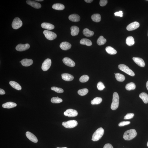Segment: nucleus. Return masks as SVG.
<instances>
[{"instance_id": "0eeeda50", "label": "nucleus", "mask_w": 148, "mask_h": 148, "mask_svg": "<svg viewBox=\"0 0 148 148\" xmlns=\"http://www.w3.org/2000/svg\"><path fill=\"white\" fill-rule=\"evenodd\" d=\"M23 25V23L20 19L18 17L15 18L12 23L13 28L15 30H17L20 28Z\"/></svg>"}, {"instance_id": "f03ea898", "label": "nucleus", "mask_w": 148, "mask_h": 148, "mask_svg": "<svg viewBox=\"0 0 148 148\" xmlns=\"http://www.w3.org/2000/svg\"><path fill=\"white\" fill-rule=\"evenodd\" d=\"M104 130L102 128L97 129L93 135L92 140L94 141H96L99 140L104 135Z\"/></svg>"}, {"instance_id": "c85d7f7f", "label": "nucleus", "mask_w": 148, "mask_h": 148, "mask_svg": "<svg viewBox=\"0 0 148 148\" xmlns=\"http://www.w3.org/2000/svg\"><path fill=\"white\" fill-rule=\"evenodd\" d=\"M106 51L108 54L110 55H115L117 53L116 50L111 46L107 47L106 48Z\"/></svg>"}, {"instance_id": "f257e3e1", "label": "nucleus", "mask_w": 148, "mask_h": 148, "mask_svg": "<svg viewBox=\"0 0 148 148\" xmlns=\"http://www.w3.org/2000/svg\"><path fill=\"white\" fill-rule=\"evenodd\" d=\"M137 135V133L135 129L127 130L124 134L123 138L125 140H130L135 138Z\"/></svg>"}, {"instance_id": "09e8293b", "label": "nucleus", "mask_w": 148, "mask_h": 148, "mask_svg": "<svg viewBox=\"0 0 148 148\" xmlns=\"http://www.w3.org/2000/svg\"><path fill=\"white\" fill-rule=\"evenodd\" d=\"M35 1H44L43 0H36Z\"/></svg>"}, {"instance_id": "4be33fe9", "label": "nucleus", "mask_w": 148, "mask_h": 148, "mask_svg": "<svg viewBox=\"0 0 148 148\" xmlns=\"http://www.w3.org/2000/svg\"><path fill=\"white\" fill-rule=\"evenodd\" d=\"M17 106V104L16 103L12 102H9L3 104L2 106L3 108L10 109L14 108Z\"/></svg>"}, {"instance_id": "a18cd8bd", "label": "nucleus", "mask_w": 148, "mask_h": 148, "mask_svg": "<svg viewBox=\"0 0 148 148\" xmlns=\"http://www.w3.org/2000/svg\"><path fill=\"white\" fill-rule=\"evenodd\" d=\"M5 94V92L3 89H0V94L1 95H4Z\"/></svg>"}, {"instance_id": "a211bd4d", "label": "nucleus", "mask_w": 148, "mask_h": 148, "mask_svg": "<svg viewBox=\"0 0 148 148\" xmlns=\"http://www.w3.org/2000/svg\"><path fill=\"white\" fill-rule=\"evenodd\" d=\"M69 19L72 22H77L80 21V18L78 15L74 14L70 15L69 17Z\"/></svg>"}, {"instance_id": "f704fd0d", "label": "nucleus", "mask_w": 148, "mask_h": 148, "mask_svg": "<svg viewBox=\"0 0 148 148\" xmlns=\"http://www.w3.org/2000/svg\"><path fill=\"white\" fill-rule=\"evenodd\" d=\"M51 101L53 103L58 104L63 101V100L58 97H52L51 99Z\"/></svg>"}, {"instance_id": "3c124183", "label": "nucleus", "mask_w": 148, "mask_h": 148, "mask_svg": "<svg viewBox=\"0 0 148 148\" xmlns=\"http://www.w3.org/2000/svg\"><path fill=\"white\" fill-rule=\"evenodd\" d=\"M147 146L148 147V142L147 144Z\"/></svg>"}, {"instance_id": "58836bf2", "label": "nucleus", "mask_w": 148, "mask_h": 148, "mask_svg": "<svg viewBox=\"0 0 148 148\" xmlns=\"http://www.w3.org/2000/svg\"><path fill=\"white\" fill-rule=\"evenodd\" d=\"M97 87L98 89L100 91L103 90L105 87L104 84L101 82L98 83Z\"/></svg>"}, {"instance_id": "f3484780", "label": "nucleus", "mask_w": 148, "mask_h": 148, "mask_svg": "<svg viewBox=\"0 0 148 148\" xmlns=\"http://www.w3.org/2000/svg\"><path fill=\"white\" fill-rule=\"evenodd\" d=\"M61 77L63 80L67 81L73 80L74 78V77L73 75L68 73L62 74Z\"/></svg>"}, {"instance_id": "39448f33", "label": "nucleus", "mask_w": 148, "mask_h": 148, "mask_svg": "<svg viewBox=\"0 0 148 148\" xmlns=\"http://www.w3.org/2000/svg\"><path fill=\"white\" fill-rule=\"evenodd\" d=\"M63 126L66 128H71L76 126L78 123L76 120H69L66 122H63L62 123Z\"/></svg>"}, {"instance_id": "cd10ccee", "label": "nucleus", "mask_w": 148, "mask_h": 148, "mask_svg": "<svg viewBox=\"0 0 148 148\" xmlns=\"http://www.w3.org/2000/svg\"><path fill=\"white\" fill-rule=\"evenodd\" d=\"M91 18L93 21L96 22H99L101 20V16L99 14H94L91 17Z\"/></svg>"}, {"instance_id": "1a4fd4ad", "label": "nucleus", "mask_w": 148, "mask_h": 148, "mask_svg": "<svg viewBox=\"0 0 148 148\" xmlns=\"http://www.w3.org/2000/svg\"><path fill=\"white\" fill-rule=\"evenodd\" d=\"M51 63V60L49 58H47L45 60L42 64V70L44 71H47L50 67Z\"/></svg>"}, {"instance_id": "4c0bfd02", "label": "nucleus", "mask_w": 148, "mask_h": 148, "mask_svg": "<svg viewBox=\"0 0 148 148\" xmlns=\"http://www.w3.org/2000/svg\"><path fill=\"white\" fill-rule=\"evenodd\" d=\"M51 89L52 90L55 91V92L58 93H60L64 92L63 89L61 88L52 87H51Z\"/></svg>"}, {"instance_id": "7c9ffc66", "label": "nucleus", "mask_w": 148, "mask_h": 148, "mask_svg": "<svg viewBox=\"0 0 148 148\" xmlns=\"http://www.w3.org/2000/svg\"><path fill=\"white\" fill-rule=\"evenodd\" d=\"M115 77L118 81L123 82L125 80V77L123 75L119 73L115 74Z\"/></svg>"}, {"instance_id": "f8f14e48", "label": "nucleus", "mask_w": 148, "mask_h": 148, "mask_svg": "<svg viewBox=\"0 0 148 148\" xmlns=\"http://www.w3.org/2000/svg\"><path fill=\"white\" fill-rule=\"evenodd\" d=\"M63 61L65 65L68 66L72 67L75 66L74 62L70 58L65 57L63 59Z\"/></svg>"}, {"instance_id": "9b49d317", "label": "nucleus", "mask_w": 148, "mask_h": 148, "mask_svg": "<svg viewBox=\"0 0 148 148\" xmlns=\"http://www.w3.org/2000/svg\"><path fill=\"white\" fill-rule=\"evenodd\" d=\"M140 26L139 23L136 22H135L130 23L127 26L126 29L128 31H132L136 30Z\"/></svg>"}, {"instance_id": "473e14b6", "label": "nucleus", "mask_w": 148, "mask_h": 148, "mask_svg": "<svg viewBox=\"0 0 148 148\" xmlns=\"http://www.w3.org/2000/svg\"><path fill=\"white\" fill-rule=\"evenodd\" d=\"M136 86L135 83L133 82H131L127 84L125 88L127 90L130 91L135 89Z\"/></svg>"}, {"instance_id": "603ef678", "label": "nucleus", "mask_w": 148, "mask_h": 148, "mask_svg": "<svg viewBox=\"0 0 148 148\" xmlns=\"http://www.w3.org/2000/svg\"><path fill=\"white\" fill-rule=\"evenodd\" d=\"M20 63H22V61H20Z\"/></svg>"}, {"instance_id": "7ed1b4c3", "label": "nucleus", "mask_w": 148, "mask_h": 148, "mask_svg": "<svg viewBox=\"0 0 148 148\" xmlns=\"http://www.w3.org/2000/svg\"><path fill=\"white\" fill-rule=\"evenodd\" d=\"M119 97L117 93L115 92L113 93V96L112 102L111 105V109L113 110H116L119 106Z\"/></svg>"}, {"instance_id": "a19ab883", "label": "nucleus", "mask_w": 148, "mask_h": 148, "mask_svg": "<svg viewBox=\"0 0 148 148\" xmlns=\"http://www.w3.org/2000/svg\"><path fill=\"white\" fill-rule=\"evenodd\" d=\"M130 122L129 121H123L120 122L118 124V126H124L129 124Z\"/></svg>"}, {"instance_id": "6ab92c4d", "label": "nucleus", "mask_w": 148, "mask_h": 148, "mask_svg": "<svg viewBox=\"0 0 148 148\" xmlns=\"http://www.w3.org/2000/svg\"><path fill=\"white\" fill-rule=\"evenodd\" d=\"M21 61L22 65L26 67L30 66L33 63V61L32 60L27 58L22 60Z\"/></svg>"}, {"instance_id": "412c9836", "label": "nucleus", "mask_w": 148, "mask_h": 148, "mask_svg": "<svg viewBox=\"0 0 148 148\" xmlns=\"http://www.w3.org/2000/svg\"><path fill=\"white\" fill-rule=\"evenodd\" d=\"M41 27L44 29L49 30H52L54 28V26L51 24L47 23H43L41 24Z\"/></svg>"}, {"instance_id": "2f4dec72", "label": "nucleus", "mask_w": 148, "mask_h": 148, "mask_svg": "<svg viewBox=\"0 0 148 148\" xmlns=\"http://www.w3.org/2000/svg\"><path fill=\"white\" fill-rule=\"evenodd\" d=\"M126 43L127 45L129 46L133 45L135 43L133 37L132 36L127 37L126 39Z\"/></svg>"}, {"instance_id": "37998d69", "label": "nucleus", "mask_w": 148, "mask_h": 148, "mask_svg": "<svg viewBox=\"0 0 148 148\" xmlns=\"http://www.w3.org/2000/svg\"><path fill=\"white\" fill-rule=\"evenodd\" d=\"M114 15L116 16L122 17L123 16V12L122 11H120L118 12H117L114 13Z\"/></svg>"}, {"instance_id": "2eb2a0df", "label": "nucleus", "mask_w": 148, "mask_h": 148, "mask_svg": "<svg viewBox=\"0 0 148 148\" xmlns=\"http://www.w3.org/2000/svg\"><path fill=\"white\" fill-rule=\"evenodd\" d=\"M26 3L27 4L30 5L31 6H32L33 7L36 9H39L41 7V5L38 3L36 2L31 0H27L26 1Z\"/></svg>"}, {"instance_id": "ddd939ff", "label": "nucleus", "mask_w": 148, "mask_h": 148, "mask_svg": "<svg viewBox=\"0 0 148 148\" xmlns=\"http://www.w3.org/2000/svg\"><path fill=\"white\" fill-rule=\"evenodd\" d=\"M135 63L139 66L143 67L145 66V64L144 60L139 57H134L132 58Z\"/></svg>"}, {"instance_id": "79ce46f5", "label": "nucleus", "mask_w": 148, "mask_h": 148, "mask_svg": "<svg viewBox=\"0 0 148 148\" xmlns=\"http://www.w3.org/2000/svg\"><path fill=\"white\" fill-rule=\"evenodd\" d=\"M107 3V0H101L100 1V4L101 6H104L106 5Z\"/></svg>"}, {"instance_id": "8fccbe9b", "label": "nucleus", "mask_w": 148, "mask_h": 148, "mask_svg": "<svg viewBox=\"0 0 148 148\" xmlns=\"http://www.w3.org/2000/svg\"><path fill=\"white\" fill-rule=\"evenodd\" d=\"M68 148L66 147H64V148Z\"/></svg>"}, {"instance_id": "6e6552de", "label": "nucleus", "mask_w": 148, "mask_h": 148, "mask_svg": "<svg viewBox=\"0 0 148 148\" xmlns=\"http://www.w3.org/2000/svg\"><path fill=\"white\" fill-rule=\"evenodd\" d=\"M78 112L76 110L73 109H68L66 110L64 113L65 116L69 117H73L78 115Z\"/></svg>"}, {"instance_id": "aec40b11", "label": "nucleus", "mask_w": 148, "mask_h": 148, "mask_svg": "<svg viewBox=\"0 0 148 148\" xmlns=\"http://www.w3.org/2000/svg\"><path fill=\"white\" fill-rule=\"evenodd\" d=\"M71 30V34L73 36L78 35L79 32V29L78 27L76 26H73L70 28Z\"/></svg>"}, {"instance_id": "393cba45", "label": "nucleus", "mask_w": 148, "mask_h": 148, "mask_svg": "<svg viewBox=\"0 0 148 148\" xmlns=\"http://www.w3.org/2000/svg\"><path fill=\"white\" fill-rule=\"evenodd\" d=\"M52 8L53 9L57 10H62L64 9V5L60 3H56L53 5Z\"/></svg>"}, {"instance_id": "a878e982", "label": "nucleus", "mask_w": 148, "mask_h": 148, "mask_svg": "<svg viewBox=\"0 0 148 148\" xmlns=\"http://www.w3.org/2000/svg\"><path fill=\"white\" fill-rule=\"evenodd\" d=\"M84 35L87 37H91L94 35V32L88 29L85 28L83 31Z\"/></svg>"}, {"instance_id": "20e7f679", "label": "nucleus", "mask_w": 148, "mask_h": 148, "mask_svg": "<svg viewBox=\"0 0 148 148\" xmlns=\"http://www.w3.org/2000/svg\"><path fill=\"white\" fill-rule=\"evenodd\" d=\"M118 68L120 70L131 76H134L135 75V74L134 72L126 65L124 64H120L118 65Z\"/></svg>"}, {"instance_id": "de8ad7c7", "label": "nucleus", "mask_w": 148, "mask_h": 148, "mask_svg": "<svg viewBox=\"0 0 148 148\" xmlns=\"http://www.w3.org/2000/svg\"><path fill=\"white\" fill-rule=\"evenodd\" d=\"M146 87L147 88V89L148 90V81L147 83H146Z\"/></svg>"}, {"instance_id": "c03bdc74", "label": "nucleus", "mask_w": 148, "mask_h": 148, "mask_svg": "<svg viewBox=\"0 0 148 148\" xmlns=\"http://www.w3.org/2000/svg\"><path fill=\"white\" fill-rule=\"evenodd\" d=\"M104 148H113V147L111 144H105Z\"/></svg>"}, {"instance_id": "bb28decb", "label": "nucleus", "mask_w": 148, "mask_h": 148, "mask_svg": "<svg viewBox=\"0 0 148 148\" xmlns=\"http://www.w3.org/2000/svg\"><path fill=\"white\" fill-rule=\"evenodd\" d=\"M80 43L82 45H85L88 46L92 45V42L89 39H83L80 41Z\"/></svg>"}, {"instance_id": "864d4df0", "label": "nucleus", "mask_w": 148, "mask_h": 148, "mask_svg": "<svg viewBox=\"0 0 148 148\" xmlns=\"http://www.w3.org/2000/svg\"></svg>"}, {"instance_id": "ea45409f", "label": "nucleus", "mask_w": 148, "mask_h": 148, "mask_svg": "<svg viewBox=\"0 0 148 148\" xmlns=\"http://www.w3.org/2000/svg\"><path fill=\"white\" fill-rule=\"evenodd\" d=\"M134 114L133 113H128L124 117L125 119H129L133 118Z\"/></svg>"}, {"instance_id": "e433bc0d", "label": "nucleus", "mask_w": 148, "mask_h": 148, "mask_svg": "<svg viewBox=\"0 0 148 148\" xmlns=\"http://www.w3.org/2000/svg\"><path fill=\"white\" fill-rule=\"evenodd\" d=\"M89 77L87 75H84L80 77V81L82 83H85L88 81Z\"/></svg>"}, {"instance_id": "49530a36", "label": "nucleus", "mask_w": 148, "mask_h": 148, "mask_svg": "<svg viewBox=\"0 0 148 148\" xmlns=\"http://www.w3.org/2000/svg\"><path fill=\"white\" fill-rule=\"evenodd\" d=\"M93 1V0H85V1L88 3H90Z\"/></svg>"}, {"instance_id": "5701e85b", "label": "nucleus", "mask_w": 148, "mask_h": 148, "mask_svg": "<svg viewBox=\"0 0 148 148\" xmlns=\"http://www.w3.org/2000/svg\"><path fill=\"white\" fill-rule=\"evenodd\" d=\"M9 84L11 86L17 90H21L22 87L19 84L16 82L13 81H11L9 82Z\"/></svg>"}, {"instance_id": "72a5a7b5", "label": "nucleus", "mask_w": 148, "mask_h": 148, "mask_svg": "<svg viewBox=\"0 0 148 148\" xmlns=\"http://www.w3.org/2000/svg\"><path fill=\"white\" fill-rule=\"evenodd\" d=\"M102 99L101 98L96 97L93 100L91 101V103L92 105L98 104L102 102Z\"/></svg>"}, {"instance_id": "423d86ee", "label": "nucleus", "mask_w": 148, "mask_h": 148, "mask_svg": "<svg viewBox=\"0 0 148 148\" xmlns=\"http://www.w3.org/2000/svg\"><path fill=\"white\" fill-rule=\"evenodd\" d=\"M43 33L46 38L50 40H54L57 37V35L55 33L49 30H44Z\"/></svg>"}, {"instance_id": "b1692460", "label": "nucleus", "mask_w": 148, "mask_h": 148, "mask_svg": "<svg viewBox=\"0 0 148 148\" xmlns=\"http://www.w3.org/2000/svg\"><path fill=\"white\" fill-rule=\"evenodd\" d=\"M139 97L141 99L144 103H148V95L146 93L142 92L139 95Z\"/></svg>"}, {"instance_id": "9d476101", "label": "nucleus", "mask_w": 148, "mask_h": 148, "mask_svg": "<svg viewBox=\"0 0 148 148\" xmlns=\"http://www.w3.org/2000/svg\"><path fill=\"white\" fill-rule=\"evenodd\" d=\"M30 47V45L27 44H19L16 47V49L17 51H23L26 50Z\"/></svg>"}, {"instance_id": "4468645a", "label": "nucleus", "mask_w": 148, "mask_h": 148, "mask_svg": "<svg viewBox=\"0 0 148 148\" xmlns=\"http://www.w3.org/2000/svg\"><path fill=\"white\" fill-rule=\"evenodd\" d=\"M26 135L27 137L32 142L36 143L38 141V139L31 132L27 131L26 133Z\"/></svg>"}, {"instance_id": "c9c22d12", "label": "nucleus", "mask_w": 148, "mask_h": 148, "mask_svg": "<svg viewBox=\"0 0 148 148\" xmlns=\"http://www.w3.org/2000/svg\"><path fill=\"white\" fill-rule=\"evenodd\" d=\"M88 92V90L86 88H84L79 90L78 93L81 96H84L87 94Z\"/></svg>"}, {"instance_id": "dca6fc26", "label": "nucleus", "mask_w": 148, "mask_h": 148, "mask_svg": "<svg viewBox=\"0 0 148 148\" xmlns=\"http://www.w3.org/2000/svg\"><path fill=\"white\" fill-rule=\"evenodd\" d=\"M60 47L64 50H67L70 49L71 47V45L67 42H63L60 45Z\"/></svg>"}, {"instance_id": "c756f323", "label": "nucleus", "mask_w": 148, "mask_h": 148, "mask_svg": "<svg viewBox=\"0 0 148 148\" xmlns=\"http://www.w3.org/2000/svg\"><path fill=\"white\" fill-rule=\"evenodd\" d=\"M106 39H105L103 36H100L98 39L97 43L98 45L100 46L103 45L106 43Z\"/></svg>"}]
</instances>
